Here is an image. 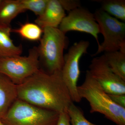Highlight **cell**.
I'll return each mask as SVG.
<instances>
[{
  "instance_id": "obj_7",
  "label": "cell",
  "mask_w": 125,
  "mask_h": 125,
  "mask_svg": "<svg viewBox=\"0 0 125 125\" xmlns=\"http://www.w3.org/2000/svg\"><path fill=\"white\" fill-rule=\"evenodd\" d=\"M89 45L88 41L81 40L75 43L64 55L62 76L73 102L79 103L81 100L77 90L78 81L80 74V61L83 55L87 53Z\"/></svg>"
},
{
  "instance_id": "obj_2",
  "label": "cell",
  "mask_w": 125,
  "mask_h": 125,
  "mask_svg": "<svg viewBox=\"0 0 125 125\" xmlns=\"http://www.w3.org/2000/svg\"><path fill=\"white\" fill-rule=\"evenodd\" d=\"M81 98L85 99L90 106V113H98L117 125H125V108L117 105L101 85L86 72L84 81L77 87Z\"/></svg>"
},
{
  "instance_id": "obj_16",
  "label": "cell",
  "mask_w": 125,
  "mask_h": 125,
  "mask_svg": "<svg viewBox=\"0 0 125 125\" xmlns=\"http://www.w3.org/2000/svg\"><path fill=\"white\" fill-rule=\"evenodd\" d=\"M16 33L23 38L31 41L40 40L43 29L36 23H26L16 29H11V32Z\"/></svg>"
},
{
  "instance_id": "obj_11",
  "label": "cell",
  "mask_w": 125,
  "mask_h": 125,
  "mask_svg": "<svg viewBox=\"0 0 125 125\" xmlns=\"http://www.w3.org/2000/svg\"><path fill=\"white\" fill-rule=\"evenodd\" d=\"M18 99L17 85L7 76L0 73V120L4 118Z\"/></svg>"
},
{
  "instance_id": "obj_21",
  "label": "cell",
  "mask_w": 125,
  "mask_h": 125,
  "mask_svg": "<svg viewBox=\"0 0 125 125\" xmlns=\"http://www.w3.org/2000/svg\"><path fill=\"white\" fill-rule=\"evenodd\" d=\"M56 125H71L69 116L67 112L60 113Z\"/></svg>"
},
{
  "instance_id": "obj_12",
  "label": "cell",
  "mask_w": 125,
  "mask_h": 125,
  "mask_svg": "<svg viewBox=\"0 0 125 125\" xmlns=\"http://www.w3.org/2000/svg\"><path fill=\"white\" fill-rule=\"evenodd\" d=\"M10 26L0 25V59L21 55L23 52L21 45H15L10 37Z\"/></svg>"
},
{
  "instance_id": "obj_13",
  "label": "cell",
  "mask_w": 125,
  "mask_h": 125,
  "mask_svg": "<svg viewBox=\"0 0 125 125\" xmlns=\"http://www.w3.org/2000/svg\"><path fill=\"white\" fill-rule=\"evenodd\" d=\"M25 11L21 0H2L0 4V25L10 26L12 21Z\"/></svg>"
},
{
  "instance_id": "obj_3",
  "label": "cell",
  "mask_w": 125,
  "mask_h": 125,
  "mask_svg": "<svg viewBox=\"0 0 125 125\" xmlns=\"http://www.w3.org/2000/svg\"><path fill=\"white\" fill-rule=\"evenodd\" d=\"M38 47L39 59L42 60L46 72L53 74L62 71L64 63V51L69 44L65 33L58 28L46 27Z\"/></svg>"
},
{
  "instance_id": "obj_14",
  "label": "cell",
  "mask_w": 125,
  "mask_h": 125,
  "mask_svg": "<svg viewBox=\"0 0 125 125\" xmlns=\"http://www.w3.org/2000/svg\"><path fill=\"white\" fill-rule=\"evenodd\" d=\"M104 55L112 71L125 81V49L105 52Z\"/></svg>"
},
{
  "instance_id": "obj_15",
  "label": "cell",
  "mask_w": 125,
  "mask_h": 125,
  "mask_svg": "<svg viewBox=\"0 0 125 125\" xmlns=\"http://www.w3.org/2000/svg\"><path fill=\"white\" fill-rule=\"evenodd\" d=\"M99 3L101 9L118 20L125 21V0H94Z\"/></svg>"
},
{
  "instance_id": "obj_19",
  "label": "cell",
  "mask_w": 125,
  "mask_h": 125,
  "mask_svg": "<svg viewBox=\"0 0 125 125\" xmlns=\"http://www.w3.org/2000/svg\"><path fill=\"white\" fill-rule=\"evenodd\" d=\"M65 11L69 13L75 9L81 7L80 1L78 0H59Z\"/></svg>"
},
{
  "instance_id": "obj_18",
  "label": "cell",
  "mask_w": 125,
  "mask_h": 125,
  "mask_svg": "<svg viewBox=\"0 0 125 125\" xmlns=\"http://www.w3.org/2000/svg\"><path fill=\"white\" fill-rule=\"evenodd\" d=\"M49 1V0H21L25 10H29L38 16L43 13Z\"/></svg>"
},
{
  "instance_id": "obj_6",
  "label": "cell",
  "mask_w": 125,
  "mask_h": 125,
  "mask_svg": "<svg viewBox=\"0 0 125 125\" xmlns=\"http://www.w3.org/2000/svg\"><path fill=\"white\" fill-rule=\"evenodd\" d=\"M39 60L38 47H33L30 49L28 56L0 59V73L18 85L40 69Z\"/></svg>"
},
{
  "instance_id": "obj_22",
  "label": "cell",
  "mask_w": 125,
  "mask_h": 125,
  "mask_svg": "<svg viewBox=\"0 0 125 125\" xmlns=\"http://www.w3.org/2000/svg\"><path fill=\"white\" fill-rule=\"evenodd\" d=\"M0 125H5L0 120Z\"/></svg>"
},
{
  "instance_id": "obj_20",
  "label": "cell",
  "mask_w": 125,
  "mask_h": 125,
  "mask_svg": "<svg viewBox=\"0 0 125 125\" xmlns=\"http://www.w3.org/2000/svg\"><path fill=\"white\" fill-rule=\"evenodd\" d=\"M108 94L115 103L125 108V94Z\"/></svg>"
},
{
  "instance_id": "obj_8",
  "label": "cell",
  "mask_w": 125,
  "mask_h": 125,
  "mask_svg": "<svg viewBox=\"0 0 125 125\" xmlns=\"http://www.w3.org/2000/svg\"><path fill=\"white\" fill-rule=\"evenodd\" d=\"M88 71L107 93L125 94V81L112 71L104 54L93 58Z\"/></svg>"
},
{
  "instance_id": "obj_23",
  "label": "cell",
  "mask_w": 125,
  "mask_h": 125,
  "mask_svg": "<svg viewBox=\"0 0 125 125\" xmlns=\"http://www.w3.org/2000/svg\"><path fill=\"white\" fill-rule=\"evenodd\" d=\"M1 1H2V0H0V4L1 2Z\"/></svg>"
},
{
  "instance_id": "obj_1",
  "label": "cell",
  "mask_w": 125,
  "mask_h": 125,
  "mask_svg": "<svg viewBox=\"0 0 125 125\" xmlns=\"http://www.w3.org/2000/svg\"><path fill=\"white\" fill-rule=\"evenodd\" d=\"M17 85L18 99L41 108L60 113L73 103L61 71L49 74L40 69Z\"/></svg>"
},
{
  "instance_id": "obj_4",
  "label": "cell",
  "mask_w": 125,
  "mask_h": 125,
  "mask_svg": "<svg viewBox=\"0 0 125 125\" xmlns=\"http://www.w3.org/2000/svg\"><path fill=\"white\" fill-rule=\"evenodd\" d=\"M59 114L18 99L1 121L5 125H56Z\"/></svg>"
},
{
  "instance_id": "obj_10",
  "label": "cell",
  "mask_w": 125,
  "mask_h": 125,
  "mask_svg": "<svg viewBox=\"0 0 125 125\" xmlns=\"http://www.w3.org/2000/svg\"><path fill=\"white\" fill-rule=\"evenodd\" d=\"M66 16L59 0H49L45 11L36 19L35 23L43 29L46 27L58 28Z\"/></svg>"
},
{
  "instance_id": "obj_17",
  "label": "cell",
  "mask_w": 125,
  "mask_h": 125,
  "mask_svg": "<svg viewBox=\"0 0 125 125\" xmlns=\"http://www.w3.org/2000/svg\"><path fill=\"white\" fill-rule=\"evenodd\" d=\"M67 112L71 125H96L87 120L83 111L73 103L68 108Z\"/></svg>"
},
{
  "instance_id": "obj_9",
  "label": "cell",
  "mask_w": 125,
  "mask_h": 125,
  "mask_svg": "<svg viewBox=\"0 0 125 125\" xmlns=\"http://www.w3.org/2000/svg\"><path fill=\"white\" fill-rule=\"evenodd\" d=\"M59 29L65 33L70 31L86 33L95 38L98 46L100 45L98 34L100 33L99 25L96 22L94 14L81 7L69 13L62 20Z\"/></svg>"
},
{
  "instance_id": "obj_5",
  "label": "cell",
  "mask_w": 125,
  "mask_h": 125,
  "mask_svg": "<svg viewBox=\"0 0 125 125\" xmlns=\"http://www.w3.org/2000/svg\"><path fill=\"white\" fill-rule=\"evenodd\" d=\"M94 14L99 25L100 33L103 36L104 41L92 56L103 52H111L125 49V23L100 9L96 10Z\"/></svg>"
}]
</instances>
